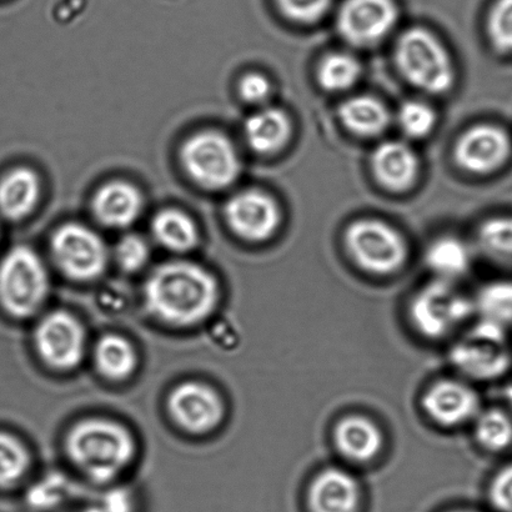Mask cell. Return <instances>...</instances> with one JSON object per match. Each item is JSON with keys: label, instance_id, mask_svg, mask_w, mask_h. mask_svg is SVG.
I'll return each mask as SVG.
<instances>
[{"label": "cell", "instance_id": "18", "mask_svg": "<svg viewBox=\"0 0 512 512\" xmlns=\"http://www.w3.org/2000/svg\"><path fill=\"white\" fill-rule=\"evenodd\" d=\"M93 209L99 222L107 227L127 228L142 213V194L127 182H110L95 194Z\"/></svg>", "mask_w": 512, "mask_h": 512}, {"label": "cell", "instance_id": "1", "mask_svg": "<svg viewBox=\"0 0 512 512\" xmlns=\"http://www.w3.org/2000/svg\"><path fill=\"white\" fill-rule=\"evenodd\" d=\"M219 286L208 270L187 261H174L155 269L145 284V304L164 323L190 326L212 315Z\"/></svg>", "mask_w": 512, "mask_h": 512}, {"label": "cell", "instance_id": "12", "mask_svg": "<svg viewBox=\"0 0 512 512\" xmlns=\"http://www.w3.org/2000/svg\"><path fill=\"white\" fill-rule=\"evenodd\" d=\"M84 344L82 325L65 311L49 314L35 331L39 355L57 370L74 369L83 359Z\"/></svg>", "mask_w": 512, "mask_h": 512}, {"label": "cell", "instance_id": "3", "mask_svg": "<svg viewBox=\"0 0 512 512\" xmlns=\"http://www.w3.org/2000/svg\"><path fill=\"white\" fill-rule=\"evenodd\" d=\"M509 331L491 321L476 318L469 331L449 350V363L466 381L493 383L512 369Z\"/></svg>", "mask_w": 512, "mask_h": 512}, {"label": "cell", "instance_id": "14", "mask_svg": "<svg viewBox=\"0 0 512 512\" xmlns=\"http://www.w3.org/2000/svg\"><path fill=\"white\" fill-rule=\"evenodd\" d=\"M168 405L175 423L193 434L208 433L217 428L224 415L219 395L199 383L179 385L170 395Z\"/></svg>", "mask_w": 512, "mask_h": 512}, {"label": "cell", "instance_id": "20", "mask_svg": "<svg viewBox=\"0 0 512 512\" xmlns=\"http://www.w3.org/2000/svg\"><path fill=\"white\" fill-rule=\"evenodd\" d=\"M40 182L32 169L18 168L0 182V213L10 220L28 217L38 204Z\"/></svg>", "mask_w": 512, "mask_h": 512}, {"label": "cell", "instance_id": "24", "mask_svg": "<svg viewBox=\"0 0 512 512\" xmlns=\"http://www.w3.org/2000/svg\"><path fill=\"white\" fill-rule=\"evenodd\" d=\"M153 233L163 247L173 252H189L199 242L197 225L188 214L177 209L158 213L153 220Z\"/></svg>", "mask_w": 512, "mask_h": 512}, {"label": "cell", "instance_id": "2", "mask_svg": "<svg viewBox=\"0 0 512 512\" xmlns=\"http://www.w3.org/2000/svg\"><path fill=\"white\" fill-rule=\"evenodd\" d=\"M73 463L95 483H108L127 468L134 443L127 429L113 421L90 419L74 426L67 439Z\"/></svg>", "mask_w": 512, "mask_h": 512}, {"label": "cell", "instance_id": "28", "mask_svg": "<svg viewBox=\"0 0 512 512\" xmlns=\"http://www.w3.org/2000/svg\"><path fill=\"white\" fill-rule=\"evenodd\" d=\"M478 244L486 258L512 270V218H494L481 225Z\"/></svg>", "mask_w": 512, "mask_h": 512}, {"label": "cell", "instance_id": "40", "mask_svg": "<svg viewBox=\"0 0 512 512\" xmlns=\"http://www.w3.org/2000/svg\"><path fill=\"white\" fill-rule=\"evenodd\" d=\"M451 512H476V511H471V510H456V511H451Z\"/></svg>", "mask_w": 512, "mask_h": 512}, {"label": "cell", "instance_id": "38", "mask_svg": "<svg viewBox=\"0 0 512 512\" xmlns=\"http://www.w3.org/2000/svg\"><path fill=\"white\" fill-rule=\"evenodd\" d=\"M100 508L104 512H134V501L128 490L113 489L104 496Z\"/></svg>", "mask_w": 512, "mask_h": 512}, {"label": "cell", "instance_id": "33", "mask_svg": "<svg viewBox=\"0 0 512 512\" xmlns=\"http://www.w3.org/2000/svg\"><path fill=\"white\" fill-rule=\"evenodd\" d=\"M115 256H117V261L124 270L133 273V271L142 269L147 264L149 259L148 244L138 235L129 234L120 240L117 249H115Z\"/></svg>", "mask_w": 512, "mask_h": 512}, {"label": "cell", "instance_id": "34", "mask_svg": "<svg viewBox=\"0 0 512 512\" xmlns=\"http://www.w3.org/2000/svg\"><path fill=\"white\" fill-rule=\"evenodd\" d=\"M286 17L301 23H313L324 17L333 0H276Z\"/></svg>", "mask_w": 512, "mask_h": 512}, {"label": "cell", "instance_id": "29", "mask_svg": "<svg viewBox=\"0 0 512 512\" xmlns=\"http://www.w3.org/2000/svg\"><path fill=\"white\" fill-rule=\"evenodd\" d=\"M361 74L358 59L349 54H330L320 64L318 77L321 87L329 92H343L358 82Z\"/></svg>", "mask_w": 512, "mask_h": 512}, {"label": "cell", "instance_id": "30", "mask_svg": "<svg viewBox=\"0 0 512 512\" xmlns=\"http://www.w3.org/2000/svg\"><path fill=\"white\" fill-rule=\"evenodd\" d=\"M29 454L14 436L0 433V488L17 484L29 468Z\"/></svg>", "mask_w": 512, "mask_h": 512}, {"label": "cell", "instance_id": "19", "mask_svg": "<svg viewBox=\"0 0 512 512\" xmlns=\"http://www.w3.org/2000/svg\"><path fill=\"white\" fill-rule=\"evenodd\" d=\"M373 172L385 188L403 192L411 187L419 172L413 149L400 142H385L375 149L371 158Z\"/></svg>", "mask_w": 512, "mask_h": 512}, {"label": "cell", "instance_id": "36", "mask_svg": "<svg viewBox=\"0 0 512 512\" xmlns=\"http://www.w3.org/2000/svg\"><path fill=\"white\" fill-rule=\"evenodd\" d=\"M239 90L245 102L261 104L269 98L271 87L269 80L264 75L250 73L245 75L242 82H240Z\"/></svg>", "mask_w": 512, "mask_h": 512}, {"label": "cell", "instance_id": "32", "mask_svg": "<svg viewBox=\"0 0 512 512\" xmlns=\"http://www.w3.org/2000/svg\"><path fill=\"white\" fill-rule=\"evenodd\" d=\"M488 29L491 42L500 52H512V0H498L491 9Z\"/></svg>", "mask_w": 512, "mask_h": 512}, {"label": "cell", "instance_id": "15", "mask_svg": "<svg viewBox=\"0 0 512 512\" xmlns=\"http://www.w3.org/2000/svg\"><path fill=\"white\" fill-rule=\"evenodd\" d=\"M511 142L503 129L478 125L460 138L455 148L456 162L476 174L494 172L510 157Z\"/></svg>", "mask_w": 512, "mask_h": 512}, {"label": "cell", "instance_id": "25", "mask_svg": "<svg viewBox=\"0 0 512 512\" xmlns=\"http://www.w3.org/2000/svg\"><path fill=\"white\" fill-rule=\"evenodd\" d=\"M474 436L488 453H505L512 446V415L500 406L481 410L474 420Z\"/></svg>", "mask_w": 512, "mask_h": 512}, {"label": "cell", "instance_id": "27", "mask_svg": "<svg viewBox=\"0 0 512 512\" xmlns=\"http://www.w3.org/2000/svg\"><path fill=\"white\" fill-rule=\"evenodd\" d=\"M476 318L512 330V279L485 284L474 296Z\"/></svg>", "mask_w": 512, "mask_h": 512}, {"label": "cell", "instance_id": "7", "mask_svg": "<svg viewBox=\"0 0 512 512\" xmlns=\"http://www.w3.org/2000/svg\"><path fill=\"white\" fill-rule=\"evenodd\" d=\"M345 245L354 263L373 275L394 274L408 258L403 237L390 225L375 219L351 224L345 233Z\"/></svg>", "mask_w": 512, "mask_h": 512}, {"label": "cell", "instance_id": "17", "mask_svg": "<svg viewBox=\"0 0 512 512\" xmlns=\"http://www.w3.org/2000/svg\"><path fill=\"white\" fill-rule=\"evenodd\" d=\"M384 441L383 430L368 416H344L334 426L335 449L351 463L366 464L375 460L384 448Z\"/></svg>", "mask_w": 512, "mask_h": 512}, {"label": "cell", "instance_id": "21", "mask_svg": "<svg viewBox=\"0 0 512 512\" xmlns=\"http://www.w3.org/2000/svg\"><path fill=\"white\" fill-rule=\"evenodd\" d=\"M245 137L256 153L269 154L283 148L291 134V123L283 110L261 109L245 123Z\"/></svg>", "mask_w": 512, "mask_h": 512}, {"label": "cell", "instance_id": "13", "mask_svg": "<svg viewBox=\"0 0 512 512\" xmlns=\"http://www.w3.org/2000/svg\"><path fill=\"white\" fill-rule=\"evenodd\" d=\"M229 227L248 242H265L273 237L281 222L278 204L258 190L234 195L225 208Z\"/></svg>", "mask_w": 512, "mask_h": 512}, {"label": "cell", "instance_id": "23", "mask_svg": "<svg viewBox=\"0 0 512 512\" xmlns=\"http://www.w3.org/2000/svg\"><path fill=\"white\" fill-rule=\"evenodd\" d=\"M340 118L351 132L374 137L388 128L390 115L380 100L360 95L346 100L339 110Z\"/></svg>", "mask_w": 512, "mask_h": 512}, {"label": "cell", "instance_id": "31", "mask_svg": "<svg viewBox=\"0 0 512 512\" xmlns=\"http://www.w3.org/2000/svg\"><path fill=\"white\" fill-rule=\"evenodd\" d=\"M399 125L410 138H424L433 130L434 110L420 102H408L399 110Z\"/></svg>", "mask_w": 512, "mask_h": 512}, {"label": "cell", "instance_id": "11", "mask_svg": "<svg viewBox=\"0 0 512 512\" xmlns=\"http://www.w3.org/2000/svg\"><path fill=\"white\" fill-rule=\"evenodd\" d=\"M398 15L394 0H345L336 23L346 42L370 47L393 30Z\"/></svg>", "mask_w": 512, "mask_h": 512}, {"label": "cell", "instance_id": "9", "mask_svg": "<svg viewBox=\"0 0 512 512\" xmlns=\"http://www.w3.org/2000/svg\"><path fill=\"white\" fill-rule=\"evenodd\" d=\"M52 253L63 273L78 281L97 279L108 263L103 239L77 223L65 224L54 233Z\"/></svg>", "mask_w": 512, "mask_h": 512}, {"label": "cell", "instance_id": "26", "mask_svg": "<svg viewBox=\"0 0 512 512\" xmlns=\"http://www.w3.org/2000/svg\"><path fill=\"white\" fill-rule=\"evenodd\" d=\"M95 364L100 373L112 380L127 379L137 365L133 346L118 335H107L95 346Z\"/></svg>", "mask_w": 512, "mask_h": 512}, {"label": "cell", "instance_id": "10", "mask_svg": "<svg viewBox=\"0 0 512 512\" xmlns=\"http://www.w3.org/2000/svg\"><path fill=\"white\" fill-rule=\"evenodd\" d=\"M420 403L424 414L445 429L474 423L483 410L478 391L464 379L435 381L425 390Z\"/></svg>", "mask_w": 512, "mask_h": 512}, {"label": "cell", "instance_id": "16", "mask_svg": "<svg viewBox=\"0 0 512 512\" xmlns=\"http://www.w3.org/2000/svg\"><path fill=\"white\" fill-rule=\"evenodd\" d=\"M361 488L350 471L330 466L315 476L308 490L310 512H359Z\"/></svg>", "mask_w": 512, "mask_h": 512}, {"label": "cell", "instance_id": "6", "mask_svg": "<svg viewBox=\"0 0 512 512\" xmlns=\"http://www.w3.org/2000/svg\"><path fill=\"white\" fill-rule=\"evenodd\" d=\"M395 55L401 74L416 88L441 94L453 85L454 69L449 54L428 30L414 28L401 35Z\"/></svg>", "mask_w": 512, "mask_h": 512}, {"label": "cell", "instance_id": "8", "mask_svg": "<svg viewBox=\"0 0 512 512\" xmlns=\"http://www.w3.org/2000/svg\"><path fill=\"white\" fill-rule=\"evenodd\" d=\"M182 162L190 178L210 190L228 188L240 174L234 144L218 132L194 134L182 149Z\"/></svg>", "mask_w": 512, "mask_h": 512}, {"label": "cell", "instance_id": "4", "mask_svg": "<svg viewBox=\"0 0 512 512\" xmlns=\"http://www.w3.org/2000/svg\"><path fill=\"white\" fill-rule=\"evenodd\" d=\"M411 326L429 340L448 338L476 318L474 296L454 281L434 278L415 291L408 306Z\"/></svg>", "mask_w": 512, "mask_h": 512}, {"label": "cell", "instance_id": "37", "mask_svg": "<svg viewBox=\"0 0 512 512\" xmlns=\"http://www.w3.org/2000/svg\"><path fill=\"white\" fill-rule=\"evenodd\" d=\"M64 490V480H45L44 484L38 485L37 488L30 491L29 501L35 506H52L62 499Z\"/></svg>", "mask_w": 512, "mask_h": 512}, {"label": "cell", "instance_id": "5", "mask_svg": "<svg viewBox=\"0 0 512 512\" xmlns=\"http://www.w3.org/2000/svg\"><path fill=\"white\" fill-rule=\"evenodd\" d=\"M47 269L34 250L17 247L0 261V305L14 318H29L47 298Z\"/></svg>", "mask_w": 512, "mask_h": 512}, {"label": "cell", "instance_id": "35", "mask_svg": "<svg viewBox=\"0 0 512 512\" xmlns=\"http://www.w3.org/2000/svg\"><path fill=\"white\" fill-rule=\"evenodd\" d=\"M489 501L498 512H512V463L496 471L489 485Z\"/></svg>", "mask_w": 512, "mask_h": 512}, {"label": "cell", "instance_id": "39", "mask_svg": "<svg viewBox=\"0 0 512 512\" xmlns=\"http://www.w3.org/2000/svg\"><path fill=\"white\" fill-rule=\"evenodd\" d=\"M501 398H503L505 409L512 415V381L504 386Z\"/></svg>", "mask_w": 512, "mask_h": 512}, {"label": "cell", "instance_id": "22", "mask_svg": "<svg viewBox=\"0 0 512 512\" xmlns=\"http://www.w3.org/2000/svg\"><path fill=\"white\" fill-rule=\"evenodd\" d=\"M425 263L436 279L456 281L469 273L471 252L466 244L456 238H440L426 249Z\"/></svg>", "mask_w": 512, "mask_h": 512}]
</instances>
